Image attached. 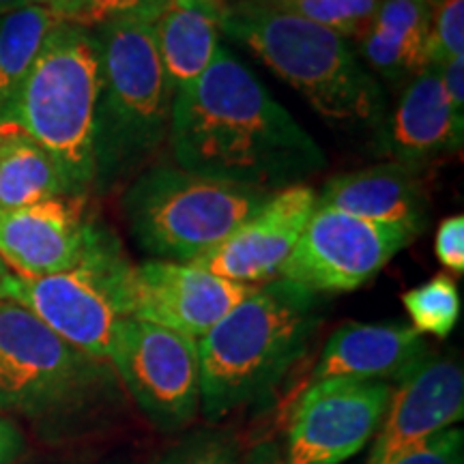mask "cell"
Listing matches in <instances>:
<instances>
[{
	"label": "cell",
	"mask_w": 464,
	"mask_h": 464,
	"mask_svg": "<svg viewBox=\"0 0 464 464\" xmlns=\"http://www.w3.org/2000/svg\"><path fill=\"white\" fill-rule=\"evenodd\" d=\"M168 140L183 170L271 194L327 164L314 138L224 48L198 80L174 92Z\"/></svg>",
	"instance_id": "1"
},
{
	"label": "cell",
	"mask_w": 464,
	"mask_h": 464,
	"mask_svg": "<svg viewBox=\"0 0 464 464\" xmlns=\"http://www.w3.org/2000/svg\"><path fill=\"white\" fill-rule=\"evenodd\" d=\"M323 318L321 293L284 277L258 284L198 340L200 413L219 421L269 398L305 355Z\"/></svg>",
	"instance_id": "2"
},
{
	"label": "cell",
	"mask_w": 464,
	"mask_h": 464,
	"mask_svg": "<svg viewBox=\"0 0 464 464\" xmlns=\"http://www.w3.org/2000/svg\"><path fill=\"white\" fill-rule=\"evenodd\" d=\"M222 33L252 50L329 123L379 131L387 119L376 75L329 28L277 7L226 3Z\"/></svg>",
	"instance_id": "3"
},
{
	"label": "cell",
	"mask_w": 464,
	"mask_h": 464,
	"mask_svg": "<svg viewBox=\"0 0 464 464\" xmlns=\"http://www.w3.org/2000/svg\"><path fill=\"white\" fill-rule=\"evenodd\" d=\"M100 97L95 112V188L106 191L147 170L170 136L174 86L155 45L153 22L97 26Z\"/></svg>",
	"instance_id": "4"
},
{
	"label": "cell",
	"mask_w": 464,
	"mask_h": 464,
	"mask_svg": "<svg viewBox=\"0 0 464 464\" xmlns=\"http://www.w3.org/2000/svg\"><path fill=\"white\" fill-rule=\"evenodd\" d=\"M100 50L92 31L58 22L34 56L3 121L48 150L75 196L95 188Z\"/></svg>",
	"instance_id": "5"
},
{
	"label": "cell",
	"mask_w": 464,
	"mask_h": 464,
	"mask_svg": "<svg viewBox=\"0 0 464 464\" xmlns=\"http://www.w3.org/2000/svg\"><path fill=\"white\" fill-rule=\"evenodd\" d=\"M114 390L108 362L84 355L15 301L0 299V411L63 428L106 402Z\"/></svg>",
	"instance_id": "6"
},
{
	"label": "cell",
	"mask_w": 464,
	"mask_h": 464,
	"mask_svg": "<svg viewBox=\"0 0 464 464\" xmlns=\"http://www.w3.org/2000/svg\"><path fill=\"white\" fill-rule=\"evenodd\" d=\"M271 191L183 170L153 166L123 194L131 237L158 260L194 263L224 243L269 200Z\"/></svg>",
	"instance_id": "7"
},
{
	"label": "cell",
	"mask_w": 464,
	"mask_h": 464,
	"mask_svg": "<svg viewBox=\"0 0 464 464\" xmlns=\"http://www.w3.org/2000/svg\"><path fill=\"white\" fill-rule=\"evenodd\" d=\"M131 277L133 265L108 230L75 269L42 277L9 271L0 280V299L26 307L84 355L108 362L116 329L131 318Z\"/></svg>",
	"instance_id": "8"
},
{
	"label": "cell",
	"mask_w": 464,
	"mask_h": 464,
	"mask_svg": "<svg viewBox=\"0 0 464 464\" xmlns=\"http://www.w3.org/2000/svg\"><path fill=\"white\" fill-rule=\"evenodd\" d=\"M108 362L158 430L179 432L200 415L198 340L140 318H125L114 334Z\"/></svg>",
	"instance_id": "9"
},
{
	"label": "cell",
	"mask_w": 464,
	"mask_h": 464,
	"mask_svg": "<svg viewBox=\"0 0 464 464\" xmlns=\"http://www.w3.org/2000/svg\"><path fill=\"white\" fill-rule=\"evenodd\" d=\"M415 232L396 224H379L338 208L316 207L280 277L314 293H351L382 271Z\"/></svg>",
	"instance_id": "10"
},
{
	"label": "cell",
	"mask_w": 464,
	"mask_h": 464,
	"mask_svg": "<svg viewBox=\"0 0 464 464\" xmlns=\"http://www.w3.org/2000/svg\"><path fill=\"white\" fill-rule=\"evenodd\" d=\"M392 382L324 379L310 382L290 417L284 464H342L379 432Z\"/></svg>",
	"instance_id": "11"
},
{
	"label": "cell",
	"mask_w": 464,
	"mask_h": 464,
	"mask_svg": "<svg viewBox=\"0 0 464 464\" xmlns=\"http://www.w3.org/2000/svg\"><path fill=\"white\" fill-rule=\"evenodd\" d=\"M106 232L86 216L84 196L0 208V260L15 276L63 274L82 265Z\"/></svg>",
	"instance_id": "12"
},
{
	"label": "cell",
	"mask_w": 464,
	"mask_h": 464,
	"mask_svg": "<svg viewBox=\"0 0 464 464\" xmlns=\"http://www.w3.org/2000/svg\"><path fill=\"white\" fill-rule=\"evenodd\" d=\"M254 288L189 263L153 258L133 265L131 318L200 340Z\"/></svg>",
	"instance_id": "13"
},
{
	"label": "cell",
	"mask_w": 464,
	"mask_h": 464,
	"mask_svg": "<svg viewBox=\"0 0 464 464\" xmlns=\"http://www.w3.org/2000/svg\"><path fill=\"white\" fill-rule=\"evenodd\" d=\"M314 208L316 191L307 185L274 191L228 239L189 265L249 286L276 280Z\"/></svg>",
	"instance_id": "14"
},
{
	"label": "cell",
	"mask_w": 464,
	"mask_h": 464,
	"mask_svg": "<svg viewBox=\"0 0 464 464\" xmlns=\"http://www.w3.org/2000/svg\"><path fill=\"white\" fill-rule=\"evenodd\" d=\"M464 415V374L454 357H428L393 385L365 464H393Z\"/></svg>",
	"instance_id": "15"
},
{
	"label": "cell",
	"mask_w": 464,
	"mask_h": 464,
	"mask_svg": "<svg viewBox=\"0 0 464 464\" xmlns=\"http://www.w3.org/2000/svg\"><path fill=\"white\" fill-rule=\"evenodd\" d=\"M462 121L445 95L439 65H428L406 82L398 106L381 125V149L392 161L421 166L462 147Z\"/></svg>",
	"instance_id": "16"
},
{
	"label": "cell",
	"mask_w": 464,
	"mask_h": 464,
	"mask_svg": "<svg viewBox=\"0 0 464 464\" xmlns=\"http://www.w3.org/2000/svg\"><path fill=\"white\" fill-rule=\"evenodd\" d=\"M428 357L426 340L409 324L346 323L324 344L310 382L353 379L396 385Z\"/></svg>",
	"instance_id": "17"
},
{
	"label": "cell",
	"mask_w": 464,
	"mask_h": 464,
	"mask_svg": "<svg viewBox=\"0 0 464 464\" xmlns=\"http://www.w3.org/2000/svg\"><path fill=\"white\" fill-rule=\"evenodd\" d=\"M316 207L338 208L379 224H396L421 235L428 226V194L420 170L398 161L332 177Z\"/></svg>",
	"instance_id": "18"
},
{
	"label": "cell",
	"mask_w": 464,
	"mask_h": 464,
	"mask_svg": "<svg viewBox=\"0 0 464 464\" xmlns=\"http://www.w3.org/2000/svg\"><path fill=\"white\" fill-rule=\"evenodd\" d=\"M428 42V0H381L372 24L357 39L359 54L370 72L392 84L409 82L430 65Z\"/></svg>",
	"instance_id": "19"
},
{
	"label": "cell",
	"mask_w": 464,
	"mask_h": 464,
	"mask_svg": "<svg viewBox=\"0 0 464 464\" xmlns=\"http://www.w3.org/2000/svg\"><path fill=\"white\" fill-rule=\"evenodd\" d=\"M224 0H168L153 37L174 91L198 80L219 50Z\"/></svg>",
	"instance_id": "20"
},
{
	"label": "cell",
	"mask_w": 464,
	"mask_h": 464,
	"mask_svg": "<svg viewBox=\"0 0 464 464\" xmlns=\"http://www.w3.org/2000/svg\"><path fill=\"white\" fill-rule=\"evenodd\" d=\"M75 196L56 160L20 125L0 123V208Z\"/></svg>",
	"instance_id": "21"
},
{
	"label": "cell",
	"mask_w": 464,
	"mask_h": 464,
	"mask_svg": "<svg viewBox=\"0 0 464 464\" xmlns=\"http://www.w3.org/2000/svg\"><path fill=\"white\" fill-rule=\"evenodd\" d=\"M58 22L61 20L42 5H28L0 17V123L34 56Z\"/></svg>",
	"instance_id": "22"
},
{
	"label": "cell",
	"mask_w": 464,
	"mask_h": 464,
	"mask_svg": "<svg viewBox=\"0 0 464 464\" xmlns=\"http://www.w3.org/2000/svg\"><path fill=\"white\" fill-rule=\"evenodd\" d=\"M402 304L413 321V329L421 335L430 334L434 338H448L460 321V290L454 277L445 274L406 290Z\"/></svg>",
	"instance_id": "23"
},
{
	"label": "cell",
	"mask_w": 464,
	"mask_h": 464,
	"mask_svg": "<svg viewBox=\"0 0 464 464\" xmlns=\"http://www.w3.org/2000/svg\"><path fill=\"white\" fill-rule=\"evenodd\" d=\"M381 0H290L277 9L305 17L344 39H359L372 24Z\"/></svg>",
	"instance_id": "24"
},
{
	"label": "cell",
	"mask_w": 464,
	"mask_h": 464,
	"mask_svg": "<svg viewBox=\"0 0 464 464\" xmlns=\"http://www.w3.org/2000/svg\"><path fill=\"white\" fill-rule=\"evenodd\" d=\"M166 3L168 0H73L65 22L86 31L116 20L155 22Z\"/></svg>",
	"instance_id": "25"
},
{
	"label": "cell",
	"mask_w": 464,
	"mask_h": 464,
	"mask_svg": "<svg viewBox=\"0 0 464 464\" xmlns=\"http://www.w3.org/2000/svg\"><path fill=\"white\" fill-rule=\"evenodd\" d=\"M464 56V0H432L428 61L443 65Z\"/></svg>",
	"instance_id": "26"
},
{
	"label": "cell",
	"mask_w": 464,
	"mask_h": 464,
	"mask_svg": "<svg viewBox=\"0 0 464 464\" xmlns=\"http://www.w3.org/2000/svg\"><path fill=\"white\" fill-rule=\"evenodd\" d=\"M158 464H241V456L230 434L198 430L168 450Z\"/></svg>",
	"instance_id": "27"
},
{
	"label": "cell",
	"mask_w": 464,
	"mask_h": 464,
	"mask_svg": "<svg viewBox=\"0 0 464 464\" xmlns=\"http://www.w3.org/2000/svg\"><path fill=\"white\" fill-rule=\"evenodd\" d=\"M393 464H464V432L451 426L406 451Z\"/></svg>",
	"instance_id": "28"
},
{
	"label": "cell",
	"mask_w": 464,
	"mask_h": 464,
	"mask_svg": "<svg viewBox=\"0 0 464 464\" xmlns=\"http://www.w3.org/2000/svg\"><path fill=\"white\" fill-rule=\"evenodd\" d=\"M434 254L451 274H464V218L451 216L439 224Z\"/></svg>",
	"instance_id": "29"
},
{
	"label": "cell",
	"mask_w": 464,
	"mask_h": 464,
	"mask_svg": "<svg viewBox=\"0 0 464 464\" xmlns=\"http://www.w3.org/2000/svg\"><path fill=\"white\" fill-rule=\"evenodd\" d=\"M440 80H443L445 95H448L450 106L454 110L456 119L464 123V56L451 58V61L439 65Z\"/></svg>",
	"instance_id": "30"
},
{
	"label": "cell",
	"mask_w": 464,
	"mask_h": 464,
	"mask_svg": "<svg viewBox=\"0 0 464 464\" xmlns=\"http://www.w3.org/2000/svg\"><path fill=\"white\" fill-rule=\"evenodd\" d=\"M26 437L14 417L0 411V464H15L26 454Z\"/></svg>",
	"instance_id": "31"
},
{
	"label": "cell",
	"mask_w": 464,
	"mask_h": 464,
	"mask_svg": "<svg viewBox=\"0 0 464 464\" xmlns=\"http://www.w3.org/2000/svg\"><path fill=\"white\" fill-rule=\"evenodd\" d=\"M33 5H42V7L50 9L52 14L58 17V20L65 22V17L69 14V9H72L73 0H33Z\"/></svg>",
	"instance_id": "32"
},
{
	"label": "cell",
	"mask_w": 464,
	"mask_h": 464,
	"mask_svg": "<svg viewBox=\"0 0 464 464\" xmlns=\"http://www.w3.org/2000/svg\"><path fill=\"white\" fill-rule=\"evenodd\" d=\"M28 5H33V0H0V17L14 14V11L22 7H28Z\"/></svg>",
	"instance_id": "33"
},
{
	"label": "cell",
	"mask_w": 464,
	"mask_h": 464,
	"mask_svg": "<svg viewBox=\"0 0 464 464\" xmlns=\"http://www.w3.org/2000/svg\"><path fill=\"white\" fill-rule=\"evenodd\" d=\"M224 3H241V5H265V7H280L290 0H224Z\"/></svg>",
	"instance_id": "34"
},
{
	"label": "cell",
	"mask_w": 464,
	"mask_h": 464,
	"mask_svg": "<svg viewBox=\"0 0 464 464\" xmlns=\"http://www.w3.org/2000/svg\"><path fill=\"white\" fill-rule=\"evenodd\" d=\"M7 274H9L7 265H5V263H3V260H0V280H3V277H5V276H7Z\"/></svg>",
	"instance_id": "35"
},
{
	"label": "cell",
	"mask_w": 464,
	"mask_h": 464,
	"mask_svg": "<svg viewBox=\"0 0 464 464\" xmlns=\"http://www.w3.org/2000/svg\"><path fill=\"white\" fill-rule=\"evenodd\" d=\"M428 3H432V0H428Z\"/></svg>",
	"instance_id": "36"
}]
</instances>
